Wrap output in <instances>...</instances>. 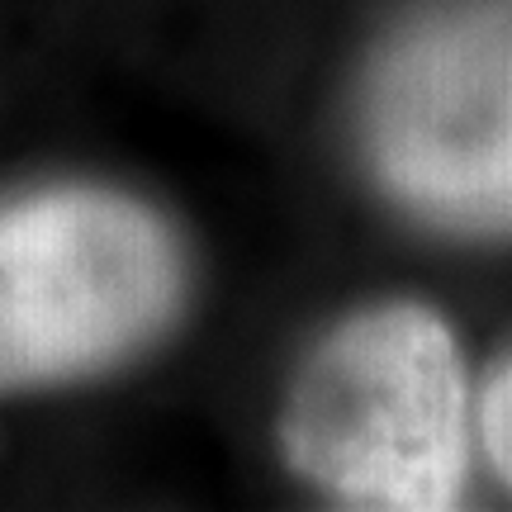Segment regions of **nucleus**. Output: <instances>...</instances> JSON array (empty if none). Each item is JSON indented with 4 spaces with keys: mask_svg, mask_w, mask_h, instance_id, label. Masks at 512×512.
Returning a JSON list of instances; mask_svg holds the SVG:
<instances>
[{
    "mask_svg": "<svg viewBox=\"0 0 512 512\" xmlns=\"http://www.w3.org/2000/svg\"><path fill=\"white\" fill-rule=\"evenodd\" d=\"M484 446L494 456L498 475L512 484V361L498 370L484 394Z\"/></svg>",
    "mask_w": 512,
    "mask_h": 512,
    "instance_id": "obj_4",
    "label": "nucleus"
},
{
    "mask_svg": "<svg viewBox=\"0 0 512 512\" xmlns=\"http://www.w3.org/2000/svg\"><path fill=\"white\" fill-rule=\"evenodd\" d=\"M361 124L375 176L413 214L512 233V10L408 24L370 67Z\"/></svg>",
    "mask_w": 512,
    "mask_h": 512,
    "instance_id": "obj_3",
    "label": "nucleus"
},
{
    "mask_svg": "<svg viewBox=\"0 0 512 512\" xmlns=\"http://www.w3.org/2000/svg\"><path fill=\"white\" fill-rule=\"evenodd\" d=\"M280 446L347 508H451L465 479V370L437 313H356L290 389Z\"/></svg>",
    "mask_w": 512,
    "mask_h": 512,
    "instance_id": "obj_2",
    "label": "nucleus"
},
{
    "mask_svg": "<svg viewBox=\"0 0 512 512\" xmlns=\"http://www.w3.org/2000/svg\"><path fill=\"white\" fill-rule=\"evenodd\" d=\"M181 299V238L143 200L62 185L0 204V394L124 366Z\"/></svg>",
    "mask_w": 512,
    "mask_h": 512,
    "instance_id": "obj_1",
    "label": "nucleus"
}]
</instances>
